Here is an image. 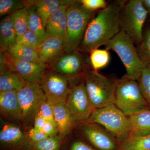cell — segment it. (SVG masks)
<instances>
[{"instance_id":"cell-1","label":"cell","mask_w":150,"mask_h":150,"mask_svg":"<svg viewBox=\"0 0 150 150\" xmlns=\"http://www.w3.org/2000/svg\"><path fill=\"white\" fill-rule=\"evenodd\" d=\"M126 3L124 1L112 2L92 18L78 48L80 51L90 53L105 45L121 31L120 13Z\"/></svg>"},{"instance_id":"cell-2","label":"cell","mask_w":150,"mask_h":150,"mask_svg":"<svg viewBox=\"0 0 150 150\" xmlns=\"http://www.w3.org/2000/svg\"><path fill=\"white\" fill-rule=\"evenodd\" d=\"M82 76L88 95L94 109L114 104L116 80L86 67Z\"/></svg>"},{"instance_id":"cell-3","label":"cell","mask_w":150,"mask_h":150,"mask_svg":"<svg viewBox=\"0 0 150 150\" xmlns=\"http://www.w3.org/2000/svg\"><path fill=\"white\" fill-rule=\"evenodd\" d=\"M94 13L85 8L80 1L75 2L67 9L65 53L74 52L79 48Z\"/></svg>"},{"instance_id":"cell-4","label":"cell","mask_w":150,"mask_h":150,"mask_svg":"<svg viewBox=\"0 0 150 150\" xmlns=\"http://www.w3.org/2000/svg\"><path fill=\"white\" fill-rule=\"evenodd\" d=\"M114 104L128 117L149 107L137 81L126 75L116 80Z\"/></svg>"},{"instance_id":"cell-5","label":"cell","mask_w":150,"mask_h":150,"mask_svg":"<svg viewBox=\"0 0 150 150\" xmlns=\"http://www.w3.org/2000/svg\"><path fill=\"white\" fill-rule=\"evenodd\" d=\"M82 123L100 125L120 142L131 133L128 116L114 104L95 109L88 119Z\"/></svg>"},{"instance_id":"cell-6","label":"cell","mask_w":150,"mask_h":150,"mask_svg":"<svg viewBox=\"0 0 150 150\" xmlns=\"http://www.w3.org/2000/svg\"><path fill=\"white\" fill-rule=\"evenodd\" d=\"M135 43L129 36L120 31L105 45V49L115 51L126 68V76L138 80L146 67L140 59Z\"/></svg>"},{"instance_id":"cell-7","label":"cell","mask_w":150,"mask_h":150,"mask_svg":"<svg viewBox=\"0 0 150 150\" xmlns=\"http://www.w3.org/2000/svg\"><path fill=\"white\" fill-rule=\"evenodd\" d=\"M148 13L142 0H131L126 2L120 13L121 31L126 33L138 46L143 39V26Z\"/></svg>"},{"instance_id":"cell-8","label":"cell","mask_w":150,"mask_h":150,"mask_svg":"<svg viewBox=\"0 0 150 150\" xmlns=\"http://www.w3.org/2000/svg\"><path fill=\"white\" fill-rule=\"evenodd\" d=\"M21 112L22 122L28 124L34 121L40 105L46 100L40 83L26 82L17 92Z\"/></svg>"},{"instance_id":"cell-9","label":"cell","mask_w":150,"mask_h":150,"mask_svg":"<svg viewBox=\"0 0 150 150\" xmlns=\"http://www.w3.org/2000/svg\"><path fill=\"white\" fill-rule=\"evenodd\" d=\"M65 103L76 122L82 123L86 121L95 109L88 95L84 81L71 88Z\"/></svg>"},{"instance_id":"cell-10","label":"cell","mask_w":150,"mask_h":150,"mask_svg":"<svg viewBox=\"0 0 150 150\" xmlns=\"http://www.w3.org/2000/svg\"><path fill=\"white\" fill-rule=\"evenodd\" d=\"M40 85L46 101L52 106L66 103L71 88L64 75L54 71L46 73Z\"/></svg>"},{"instance_id":"cell-11","label":"cell","mask_w":150,"mask_h":150,"mask_svg":"<svg viewBox=\"0 0 150 150\" xmlns=\"http://www.w3.org/2000/svg\"><path fill=\"white\" fill-rule=\"evenodd\" d=\"M48 65L40 62L14 61L5 54L1 63V70L8 69L16 73L26 82L40 83L46 74Z\"/></svg>"},{"instance_id":"cell-12","label":"cell","mask_w":150,"mask_h":150,"mask_svg":"<svg viewBox=\"0 0 150 150\" xmlns=\"http://www.w3.org/2000/svg\"><path fill=\"white\" fill-rule=\"evenodd\" d=\"M82 131L86 138L99 150H117V139L102 126L95 123H82Z\"/></svg>"},{"instance_id":"cell-13","label":"cell","mask_w":150,"mask_h":150,"mask_svg":"<svg viewBox=\"0 0 150 150\" xmlns=\"http://www.w3.org/2000/svg\"><path fill=\"white\" fill-rule=\"evenodd\" d=\"M49 66L53 71L70 76L83 73L85 67L82 56L77 51L61 54L51 62Z\"/></svg>"},{"instance_id":"cell-14","label":"cell","mask_w":150,"mask_h":150,"mask_svg":"<svg viewBox=\"0 0 150 150\" xmlns=\"http://www.w3.org/2000/svg\"><path fill=\"white\" fill-rule=\"evenodd\" d=\"M0 142L3 147L11 150H32V142L17 126L7 124L0 131Z\"/></svg>"},{"instance_id":"cell-15","label":"cell","mask_w":150,"mask_h":150,"mask_svg":"<svg viewBox=\"0 0 150 150\" xmlns=\"http://www.w3.org/2000/svg\"><path fill=\"white\" fill-rule=\"evenodd\" d=\"M66 43L65 38L47 35L41 42L37 50L40 62L47 64H50L64 51Z\"/></svg>"},{"instance_id":"cell-16","label":"cell","mask_w":150,"mask_h":150,"mask_svg":"<svg viewBox=\"0 0 150 150\" xmlns=\"http://www.w3.org/2000/svg\"><path fill=\"white\" fill-rule=\"evenodd\" d=\"M0 111L1 114L12 121H21V109L17 92L0 93Z\"/></svg>"},{"instance_id":"cell-17","label":"cell","mask_w":150,"mask_h":150,"mask_svg":"<svg viewBox=\"0 0 150 150\" xmlns=\"http://www.w3.org/2000/svg\"><path fill=\"white\" fill-rule=\"evenodd\" d=\"M54 118L61 139L71 131L76 122L73 119L65 103L53 106Z\"/></svg>"},{"instance_id":"cell-18","label":"cell","mask_w":150,"mask_h":150,"mask_svg":"<svg viewBox=\"0 0 150 150\" xmlns=\"http://www.w3.org/2000/svg\"><path fill=\"white\" fill-rule=\"evenodd\" d=\"M71 5L62 6L58 11L50 18L45 28L47 35H55L66 38L67 11Z\"/></svg>"},{"instance_id":"cell-19","label":"cell","mask_w":150,"mask_h":150,"mask_svg":"<svg viewBox=\"0 0 150 150\" xmlns=\"http://www.w3.org/2000/svg\"><path fill=\"white\" fill-rule=\"evenodd\" d=\"M76 1L68 0H39L35 1L36 13L40 17L44 28H46L49 20L58 11L62 6L72 4Z\"/></svg>"},{"instance_id":"cell-20","label":"cell","mask_w":150,"mask_h":150,"mask_svg":"<svg viewBox=\"0 0 150 150\" xmlns=\"http://www.w3.org/2000/svg\"><path fill=\"white\" fill-rule=\"evenodd\" d=\"M3 52L8 59L14 61L40 62L38 53L36 50L16 42L6 51Z\"/></svg>"},{"instance_id":"cell-21","label":"cell","mask_w":150,"mask_h":150,"mask_svg":"<svg viewBox=\"0 0 150 150\" xmlns=\"http://www.w3.org/2000/svg\"><path fill=\"white\" fill-rule=\"evenodd\" d=\"M130 135H143L150 133V110L145 109L128 117Z\"/></svg>"},{"instance_id":"cell-22","label":"cell","mask_w":150,"mask_h":150,"mask_svg":"<svg viewBox=\"0 0 150 150\" xmlns=\"http://www.w3.org/2000/svg\"><path fill=\"white\" fill-rule=\"evenodd\" d=\"M26 82L16 73L5 69L1 71L0 93L18 92L25 85Z\"/></svg>"},{"instance_id":"cell-23","label":"cell","mask_w":150,"mask_h":150,"mask_svg":"<svg viewBox=\"0 0 150 150\" xmlns=\"http://www.w3.org/2000/svg\"><path fill=\"white\" fill-rule=\"evenodd\" d=\"M17 35L11 20V15L3 18L0 24L1 52H4L16 43Z\"/></svg>"},{"instance_id":"cell-24","label":"cell","mask_w":150,"mask_h":150,"mask_svg":"<svg viewBox=\"0 0 150 150\" xmlns=\"http://www.w3.org/2000/svg\"><path fill=\"white\" fill-rule=\"evenodd\" d=\"M117 150H150V133L143 135H129L120 142Z\"/></svg>"},{"instance_id":"cell-25","label":"cell","mask_w":150,"mask_h":150,"mask_svg":"<svg viewBox=\"0 0 150 150\" xmlns=\"http://www.w3.org/2000/svg\"><path fill=\"white\" fill-rule=\"evenodd\" d=\"M35 2V1L34 2L28 7V28L34 33L41 42L47 37L48 35L40 17L36 13Z\"/></svg>"},{"instance_id":"cell-26","label":"cell","mask_w":150,"mask_h":150,"mask_svg":"<svg viewBox=\"0 0 150 150\" xmlns=\"http://www.w3.org/2000/svg\"><path fill=\"white\" fill-rule=\"evenodd\" d=\"M28 7H25L11 15V20L15 30L17 37L21 36L28 30Z\"/></svg>"},{"instance_id":"cell-27","label":"cell","mask_w":150,"mask_h":150,"mask_svg":"<svg viewBox=\"0 0 150 150\" xmlns=\"http://www.w3.org/2000/svg\"><path fill=\"white\" fill-rule=\"evenodd\" d=\"M110 59V54L107 49L97 48L91 52L90 60L93 69L95 71H98L106 67Z\"/></svg>"},{"instance_id":"cell-28","label":"cell","mask_w":150,"mask_h":150,"mask_svg":"<svg viewBox=\"0 0 150 150\" xmlns=\"http://www.w3.org/2000/svg\"><path fill=\"white\" fill-rule=\"evenodd\" d=\"M34 3L21 0H1L0 1V15L1 16H8L19 10L29 6Z\"/></svg>"},{"instance_id":"cell-29","label":"cell","mask_w":150,"mask_h":150,"mask_svg":"<svg viewBox=\"0 0 150 150\" xmlns=\"http://www.w3.org/2000/svg\"><path fill=\"white\" fill-rule=\"evenodd\" d=\"M138 54L144 65H150V28L147 30L143 39L137 48Z\"/></svg>"},{"instance_id":"cell-30","label":"cell","mask_w":150,"mask_h":150,"mask_svg":"<svg viewBox=\"0 0 150 150\" xmlns=\"http://www.w3.org/2000/svg\"><path fill=\"white\" fill-rule=\"evenodd\" d=\"M141 92L150 107V69L146 67L137 80Z\"/></svg>"},{"instance_id":"cell-31","label":"cell","mask_w":150,"mask_h":150,"mask_svg":"<svg viewBox=\"0 0 150 150\" xmlns=\"http://www.w3.org/2000/svg\"><path fill=\"white\" fill-rule=\"evenodd\" d=\"M61 137H48L40 142L32 143V150H59Z\"/></svg>"},{"instance_id":"cell-32","label":"cell","mask_w":150,"mask_h":150,"mask_svg":"<svg viewBox=\"0 0 150 150\" xmlns=\"http://www.w3.org/2000/svg\"><path fill=\"white\" fill-rule=\"evenodd\" d=\"M16 42L37 51L41 44V42L35 33L29 30L21 36L17 37Z\"/></svg>"},{"instance_id":"cell-33","label":"cell","mask_w":150,"mask_h":150,"mask_svg":"<svg viewBox=\"0 0 150 150\" xmlns=\"http://www.w3.org/2000/svg\"><path fill=\"white\" fill-rule=\"evenodd\" d=\"M36 114L40 115L46 121L51 122L57 126L54 118L53 106L46 100L40 105Z\"/></svg>"},{"instance_id":"cell-34","label":"cell","mask_w":150,"mask_h":150,"mask_svg":"<svg viewBox=\"0 0 150 150\" xmlns=\"http://www.w3.org/2000/svg\"><path fill=\"white\" fill-rule=\"evenodd\" d=\"M80 1L85 8L91 11L103 9L108 6L107 2L105 0H81Z\"/></svg>"},{"instance_id":"cell-35","label":"cell","mask_w":150,"mask_h":150,"mask_svg":"<svg viewBox=\"0 0 150 150\" xmlns=\"http://www.w3.org/2000/svg\"><path fill=\"white\" fill-rule=\"evenodd\" d=\"M27 136L32 143L40 142L48 137L42 130L35 129L33 127L30 129Z\"/></svg>"},{"instance_id":"cell-36","label":"cell","mask_w":150,"mask_h":150,"mask_svg":"<svg viewBox=\"0 0 150 150\" xmlns=\"http://www.w3.org/2000/svg\"><path fill=\"white\" fill-rule=\"evenodd\" d=\"M42 131L48 137H55L58 132L57 126L48 121H46Z\"/></svg>"},{"instance_id":"cell-37","label":"cell","mask_w":150,"mask_h":150,"mask_svg":"<svg viewBox=\"0 0 150 150\" xmlns=\"http://www.w3.org/2000/svg\"><path fill=\"white\" fill-rule=\"evenodd\" d=\"M71 150H95L93 148L83 142H76L71 145Z\"/></svg>"},{"instance_id":"cell-38","label":"cell","mask_w":150,"mask_h":150,"mask_svg":"<svg viewBox=\"0 0 150 150\" xmlns=\"http://www.w3.org/2000/svg\"><path fill=\"white\" fill-rule=\"evenodd\" d=\"M46 122V121L44 118L40 115L36 114L34 118L33 128L38 130H42Z\"/></svg>"},{"instance_id":"cell-39","label":"cell","mask_w":150,"mask_h":150,"mask_svg":"<svg viewBox=\"0 0 150 150\" xmlns=\"http://www.w3.org/2000/svg\"><path fill=\"white\" fill-rule=\"evenodd\" d=\"M142 3L145 9L150 13V0H142Z\"/></svg>"},{"instance_id":"cell-40","label":"cell","mask_w":150,"mask_h":150,"mask_svg":"<svg viewBox=\"0 0 150 150\" xmlns=\"http://www.w3.org/2000/svg\"><path fill=\"white\" fill-rule=\"evenodd\" d=\"M148 67H149V69H150V66H148Z\"/></svg>"}]
</instances>
